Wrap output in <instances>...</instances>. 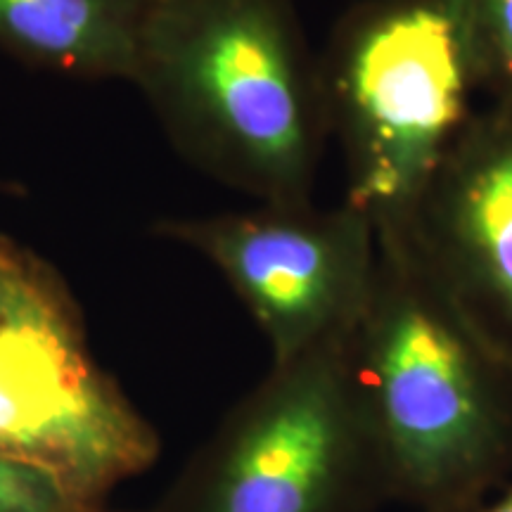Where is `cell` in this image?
Listing matches in <instances>:
<instances>
[{
    "label": "cell",
    "mask_w": 512,
    "mask_h": 512,
    "mask_svg": "<svg viewBox=\"0 0 512 512\" xmlns=\"http://www.w3.org/2000/svg\"><path fill=\"white\" fill-rule=\"evenodd\" d=\"M152 235L192 249L223 275L266 337L273 363L347 342L368 306L380 256L373 221L347 202L162 219Z\"/></svg>",
    "instance_id": "cell-6"
},
{
    "label": "cell",
    "mask_w": 512,
    "mask_h": 512,
    "mask_svg": "<svg viewBox=\"0 0 512 512\" xmlns=\"http://www.w3.org/2000/svg\"><path fill=\"white\" fill-rule=\"evenodd\" d=\"M460 512H512V484L505 489V494L501 498H496L494 503H489V505L479 503V505H475V508L460 510Z\"/></svg>",
    "instance_id": "cell-11"
},
{
    "label": "cell",
    "mask_w": 512,
    "mask_h": 512,
    "mask_svg": "<svg viewBox=\"0 0 512 512\" xmlns=\"http://www.w3.org/2000/svg\"><path fill=\"white\" fill-rule=\"evenodd\" d=\"M406 230L512 363V102L479 107Z\"/></svg>",
    "instance_id": "cell-7"
},
{
    "label": "cell",
    "mask_w": 512,
    "mask_h": 512,
    "mask_svg": "<svg viewBox=\"0 0 512 512\" xmlns=\"http://www.w3.org/2000/svg\"><path fill=\"white\" fill-rule=\"evenodd\" d=\"M470 22L484 95L512 102V0H470Z\"/></svg>",
    "instance_id": "cell-9"
},
{
    "label": "cell",
    "mask_w": 512,
    "mask_h": 512,
    "mask_svg": "<svg viewBox=\"0 0 512 512\" xmlns=\"http://www.w3.org/2000/svg\"><path fill=\"white\" fill-rule=\"evenodd\" d=\"M318 62L344 202L375 230L408 228L479 112L470 0H363Z\"/></svg>",
    "instance_id": "cell-3"
},
{
    "label": "cell",
    "mask_w": 512,
    "mask_h": 512,
    "mask_svg": "<svg viewBox=\"0 0 512 512\" xmlns=\"http://www.w3.org/2000/svg\"><path fill=\"white\" fill-rule=\"evenodd\" d=\"M159 451L152 422L95 358L57 268L0 235V456L107 512L114 491Z\"/></svg>",
    "instance_id": "cell-4"
},
{
    "label": "cell",
    "mask_w": 512,
    "mask_h": 512,
    "mask_svg": "<svg viewBox=\"0 0 512 512\" xmlns=\"http://www.w3.org/2000/svg\"><path fill=\"white\" fill-rule=\"evenodd\" d=\"M128 83L211 181L256 204L311 202L330 136L294 0H150Z\"/></svg>",
    "instance_id": "cell-2"
},
{
    "label": "cell",
    "mask_w": 512,
    "mask_h": 512,
    "mask_svg": "<svg viewBox=\"0 0 512 512\" xmlns=\"http://www.w3.org/2000/svg\"><path fill=\"white\" fill-rule=\"evenodd\" d=\"M0 512H102L48 472L0 456Z\"/></svg>",
    "instance_id": "cell-10"
},
{
    "label": "cell",
    "mask_w": 512,
    "mask_h": 512,
    "mask_svg": "<svg viewBox=\"0 0 512 512\" xmlns=\"http://www.w3.org/2000/svg\"><path fill=\"white\" fill-rule=\"evenodd\" d=\"M347 342L273 363L152 512H373L392 501Z\"/></svg>",
    "instance_id": "cell-5"
},
{
    "label": "cell",
    "mask_w": 512,
    "mask_h": 512,
    "mask_svg": "<svg viewBox=\"0 0 512 512\" xmlns=\"http://www.w3.org/2000/svg\"><path fill=\"white\" fill-rule=\"evenodd\" d=\"M150 0H0V50L64 79L126 81Z\"/></svg>",
    "instance_id": "cell-8"
},
{
    "label": "cell",
    "mask_w": 512,
    "mask_h": 512,
    "mask_svg": "<svg viewBox=\"0 0 512 512\" xmlns=\"http://www.w3.org/2000/svg\"><path fill=\"white\" fill-rule=\"evenodd\" d=\"M0 192H8V195H15V192H19V185H15V183H3V181H0Z\"/></svg>",
    "instance_id": "cell-12"
},
{
    "label": "cell",
    "mask_w": 512,
    "mask_h": 512,
    "mask_svg": "<svg viewBox=\"0 0 512 512\" xmlns=\"http://www.w3.org/2000/svg\"><path fill=\"white\" fill-rule=\"evenodd\" d=\"M375 285L351 332V373L389 498L460 512L512 475V363L406 228L377 230Z\"/></svg>",
    "instance_id": "cell-1"
}]
</instances>
